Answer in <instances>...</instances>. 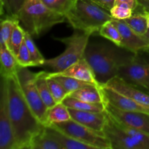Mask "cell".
I'll use <instances>...</instances> for the list:
<instances>
[{
	"label": "cell",
	"instance_id": "1",
	"mask_svg": "<svg viewBox=\"0 0 149 149\" xmlns=\"http://www.w3.org/2000/svg\"><path fill=\"white\" fill-rule=\"evenodd\" d=\"M4 78L16 148L29 149L33 138L40 133L46 126L38 119L28 104L17 74Z\"/></svg>",
	"mask_w": 149,
	"mask_h": 149
},
{
	"label": "cell",
	"instance_id": "2",
	"mask_svg": "<svg viewBox=\"0 0 149 149\" xmlns=\"http://www.w3.org/2000/svg\"><path fill=\"white\" fill-rule=\"evenodd\" d=\"M18 20L26 31L33 36H39L55 25L65 22L66 17L48 8L41 0H25Z\"/></svg>",
	"mask_w": 149,
	"mask_h": 149
},
{
	"label": "cell",
	"instance_id": "3",
	"mask_svg": "<svg viewBox=\"0 0 149 149\" xmlns=\"http://www.w3.org/2000/svg\"><path fill=\"white\" fill-rule=\"evenodd\" d=\"M125 57L106 43H88L84 55L100 84H105L117 76L118 68Z\"/></svg>",
	"mask_w": 149,
	"mask_h": 149
},
{
	"label": "cell",
	"instance_id": "4",
	"mask_svg": "<svg viewBox=\"0 0 149 149\" xmlns=\"http://www.w3.org/2000/svg\"><path fill=\"white\" fill-rule=\"evenodd\" d=\"M66 20L73 28L84 31L98 32L100 28L113 17L108 10L92 0H77L65 15Z\"/></svg>",
	"mask_w": 149,
	"mask_h": 149
},
{
	"label": "cell",
	"instance_id": "5",
	"mask_svg": "<svg viewBox=\"0 0 149 149\" xmlns=\"http://www.w3.org/2000/svg\"><path fill=\"white\" fill-rule=\"evenodd\" d=\"M91 32L77 30L70 36L55 38L65 45V49L61 55L50 59H45L43 65L47 67L52 72H61L84 58V52L89 43Z\"/></svg>",
	"mask_w": 149,
	"mask_h": 149
},
{
	"label": "cell",
	"instance_id": "6",
	"mask_svg": "<svg viewBox=\"0 0 149 149\" xmlns=\"http://www.w3.org/2000/svg\"><path fill=\"white\" fill-rule=\"evenodd\" d=\"M51 126L79 142L91 146L95 149H111L110 141L104 132L95 130L78 123L73 119L66 122L54 123Z\"/></svg>",
	"mask_w": 149,
	"mask_h": 149
},
{
	"label": "cell",
	"instance_id": "7",
	"mask_svg": "<svg viewBox=\"0 0 149 149\" xmlns=\"http://www.w3.org/2000/svg\"><path fill=\"white\" fill-rule=\"evenodd\" d=\"M17 75L28 104L38 119L47 126L48 109L41 97L35 84L36 73L29 71L28 67L20 66L17 70Z\"/></svg>",
	"mask_w": 149,
	"mask_h": 149
},
{
	"label": "cell",
	"instance_id": "8",
	"mask_svg": "<svg viewBox=\"0 0 149 149\" xmlns=\"http://www.w3.org/2000/svg\"><path fill=\"white\" fill-rule=\"evenodd\" d=\"M117 76L128 83L149 90V63L138 54L125 55L118 68Z\"/></svg>",
	"mask_w": 149,
	"mask_h": 149
},
{
	"label": "cell",
	"instance_id": "9",
	"mask_svg": "<svg viewBox=\"0 0 149 149\" xmlns=\"http://www.w3.org/2000/svg\"><path fill=\"white\" fill-rule=\"evenodd\" d=\"M0 148L17 149L9 112L5 79L1 77L0 89Z\"/></svg>",
	"mask_w": 149,
	"mask_h": 149
},
{
	"label": "cell",
	"instance_id": "10",
	"mask_svg": "<svg viewBox=\"0 0 149 149\" xmlns=\"http://www.w3.org/2000/svg\"><path fill=\"white\" fill-rule=\"evenodd\" d=\"M103 132L110 141L111 149H145L141 143L122 129L108 112Z\"/></svg>",
	"mask_w": 149,
	"mask_h": 149
},
{
	"label": "cell",
	"instance_id": "11",
	"mask_svg": "<svg viewBox=\"0 0 149 149\" xmlns=\"http://www.w3.org/2000/svg\"><path fill=\"white\" fill-rule=\"evenodd\" d=\"M106 111L120 123L149 134V114L119 109L104 100Z\"/></svg>",
	"mask_w": 149,
	"mask_h": 149
},
{
	"label": "cell",
	"instance_id": "12",
	"mask_svg": "<svg viewBox=\"0 0 149 149\" xmlns=\"http://www.w3.org/2000/svg\"><path fill=\"white\" fill-rule=\"evenodd\" d=\"M111 22L119 31L122 36L120 47L126 49L133 53L138 54L141 51H148L149 43L143 36L135 33L124 20L112 18Z\"/></svg>",
	"mask_w": 149,
	"mask_h": 149
},
{
	"label": "cell",
	"instance_id": "13",
	"mask_svg": "<svg viewBox=\"0 0 149 149\" xmlns=\"http://www.w3.org/2000/svg\"><path fill=\"white\" fill-rule=\"evenodd\" d=\"M103 85L118 92L120 94L149 109L148 95L137 89L135 85L128 83L121 77L116 76Z\"/></svg>",
	"mask_w": 149,
	"mask_h": 149
},
{
	"label": "cell",
	"instance_id": "14",
	"mask_svg": "<svg viewBox=\"0 0 149 149\" xmlns=\"http://www.w3.org/2000/svg\"><path fill=\"white\" fill-rule=\"evenodd\" d=\"M100 90L103 93L104 100L107 101L112 106L119 109L131 111L144 112L149 114V109L137 103L135 100L120 94L118 92L100 84Z\"/></svg>",
	"mask_w": 149,
	"mask_h": 149
},
{
	"label": "cell",
	"instance_id": "15",
	"mask_svg": "<svg viewBox=\"0 0 149 149\" xmlns=\"http://www.w3.org/2000/svg\"><path fill=\"white\" fill-rule=\"evenodd\" d=\"M49 77L55 76H67L81 81L93 83L96 85H100L96 79L95 75L92 69L90 64L87 63L85 58H83L75 63L70 65L68 68L61 72H49Z\"/></svg>",
	"mask_w": 149,
	"mask_h": 149
},
{
	"label": "cell",
	"instance_id": "16",
	"mask_svg": "<svg viewBox=\"0 0 149 149\" xmlns=\"http://www.w3.org/2000/svg\"><path fill=\"white\" fill-rule=\"evenodd\" d=\"M68 110L71 119L95 130L103 132L107 119L106 110L103 112H93L77 110L71 108H68Z\"/></svg>",
	"mask_w": 149,
	"mask_h": 149
},
{
	"label": "cell",
	"instance_id": "17",
	"mask_svg": "<svg viewBox=\"0 0 149 149\" xmlns=\"http://www.w3.org/2000/svg\"><path fill=\"white\" fill-rule=\"evenodd\" d=\"M46 131L62 149H95L91 146L79 142L51 126H46Z\"/></svg>",
	"mask_w": 149,
	"mask_h": 149
},
{
	"label": "cell",
	"instance_id": "18",
	"mask_svg": "<svg viewBox=\"0 0 149 149\" xmlns=\"http://www.w3.org/2000/svg\"><path fill=\"white\" fill-rule=\"evenodd\" d=\"M0 59L1 77H8L17 74L20 65L16 57L7 47L0 45Z\"/></svg>",
	"mask_w": 149,
	"mask_h": 149
},
{
	"label": "cell",
	"instance_id": "19",
	"mask_svg": "<svg viewBox=\"0 0 149 149\" xmlns=\"http://www.w3.org/2000/svg\"><path fill=\"white\" fill-rule=\"evenodd\" d=\"M68 97H72L88 103H104V97L100 90V85L87 86L74 91Z\"/></svg>",
	"mask_w": 149,
	"mask_h": 149
},
{
	"label": "cell",
	"instance_id": "20",
	"mask_svg": "<svg viewBox=\"0 0 149 149\" xmlns=\"http://www.w3.org/2000/svg\"><path fill=\"white\" fill-rule=\"evenodd\" d=\"M48 73L49 72L45 71L36 73L35 84H36L38 91L40 94L41 97L42 98L47 109H49L53 107L56 104V103H55V100H54L53 97L51 94L49 87L47 84V81Z\"/></svg>",
	"mask_w": 149,
	"mask_h": 149
},
{
	"label": "cell",
	"instance_id": "21",
	"mask_svg": "<svg viewBox=\"0 0 149 149\" xmlns=\"http://www.w3.org/2000/svg\"><path fill=\"white\" fill-rule=\"evenodd\" d=\"M63 103L68 108L77 109V110L93 112H103L106 110L104 103H88L72 97H67L63 101Z\"/></svg>",
	"mask_w": 149,
	"mask_h": 149
},
{
	"label": "cell",
	"instance_id": "22",
	"mask_svg": "<svg viewBox=\"0 0 149 149\" xmlns=\"http://www.w3.org/2000/svg\"><path fill=\"white\" fill-rule=\"evenodd\" d=\"M71 119L68 108L63 103H56L53 107L48 109L47 125L54 123L66 122Z\"/></svg>",
	"mask_w": 149,
	"mask_h": 149
},
{
	"label": "cell",
	"instance_id": "23",
	"mask_svg": "<svg viewBox=\"0 0 149 149\" xmlns=\"http://www.w3.org/2000/svg\"><path fill=\"white\" fill-rule=\"evenodd\" d=\"M29 149H62L61 146L54 141L45 129L33 138Z\"/></svg>",
	"mask_w": 149,
	"mask_h": 149
},
{
	"label": "cell",
	"instance_id": "24",
	"mask_svg": "<svg viewBox=\"0 0 149 149\" xmlns=\"http://www.w3.org/2000/svg\"><path fill=\"white\" fill-rule=\"evenodd\" d=\"M17 22L20 21L17 19L12 18V17L1 18V31H0V45L7 47L10 50V39H11L15 26Z\"/></svg>",
	"mask_w": 149,
	"mask_h": 149
},
{
	"label": "cell",
	"instance_id": "25",
	"mask_svg": "<svg viewBox=\"0 0 149 149\" xmlns=\"http://www.w3.org/2000/svg\"><path fill=\"white\" fill-rule=\"evenodd\" d=\"M1 18L12 17L18 20V14L25 0H0Z\"/></svg>",
	"mask_w": 149,
	"mask_h": 149
},
{
	"label": "cell",
	"instance_id": "26",
	"mask_svg": "<svg viewBox=\"0 0 149 149\" xmlns=\"http://www.w3.org/2000/svg\"><path fill=\"white\" fill-rule=\"evenodd\" d=\"M54 77V78L56 79L63 86L65 90L69 93V95L74 91H77V90H79L82 87L95 84L93 83L87 82V81H81V80L73 78L71 77H67V76H55V77ZM95 85H96V84H95Z\"/></svg>",
	"mask_w": 149,
	"mask_h": 149
},
{
	"label": "cell",
	"instance_id": "27",
	"mask_svg": "<svg viewBox=\"0 0 149 149\" xmlns=\"http://www.w3.org/2000/svg\"><path fill=\"white\" fill-rule=\"evenodd\" d=\"M124 20L135 33L141 36H143L148 29L146 19L140 11Z\"/></svg>",
	"mask_w": 149,
	"mask_h": 149
},
{
	"label": "cell",
	"instance_id": "28",
	"mask_svg": "<svg viewBox=\"0 0 149 149\" xmlns=\"http://www.w3.org/2000/svg\"><path fill=\"white\" fill-rule=\"evenodd\" d=\"M98 33L103 37L109 39L113 42L117 47H121L122 44V36H121L119 31L111 22V20L106 22L99 30Z\"/></svg>",
	"mask_w": 149,
	"mask_h": 149
},
{
	"label": "cell",
	"instance_id": "29",
	"mask_svg": "<svg viewBox=\"0 0 149 149\" xmlns=\"http://www.w3.org/2000/svg\"><path fill=\"white\" fill-rule=\"evenodd\" d=\"M47 84L49 87V90H50L51 94H52L55 103H63V101L67 97L69 96V93L65 90L63 86L55 78L49 77L47 75Z\"/></svg>",
	"mask_w": 149,
	"mask_h": 149
},
{
	"label": "cell",
	"instance_id": "30",
	"mask_svg": "<svg viewBox=\"0 0 149 149\" xmlns=\"http://www.w3.org/2000/svg\"><path fill=\"white\" fill-rule=\"evenodd\" d=\"M48 8L65 15L74 7L77 0H41Z\"/></svg>",
	"mask_w": 149,
	"mask_h": 149
},
{
	"label": "cell",
	"instance_id": "31",
	"mask_svg": "<svg viewBox=\"0 0 149 149\" xmlns=\"http://www.w3.org/2000/svg\"><path fill=\"white\" fill-rule=\"evenodd\" d=\"M25 32L26 31L20 26V22H17L15 26L10 39V50L15 57L18 53L22 44L24 42Z\"/></svg>",
	"mask_w": 149,
	"mask_h": 149
},
{
	"label": "cell",
	"instance_id": "32",
	"mask_svg": "<svg viewBox=\"0 0 149 149\" xmlns=\"http://www.w3.org/2000/svg\"><path fill=\"white\" fill-rule=\"evenodd\" d=\"M31 36H32L29 32H25V42H26V45H27V47L29 49V52H30L32 60H33V63H34L35 66L43 65L44 63H45V59L43 57V55L39 52V49L37 48L36 45H35Z\"/></svg>",
	"mask_w": 149,
	"mask_h": 149
},
{
	"label": "cell",
	"instance_id": "33",
	"mask_svg": "<svg viewBox=\"0 0 149 149\" xmlns=\"http://www.w3.org/2000/svg\"><path fill=\"white\" fill-rule=\"evenodd\" d=\"M113 18L117 20H125L132 15L133 10L125 4H115L109 11Z\"/></svg>",
	"mask_w": 149,
	"mask_h": 149
},
{
	"label": "cell",
	"instance_id": "34",
	"mask_svg": "<svg viewBox=\"0 0 149 149\" xmlns=\"http://www.w3.org/2000/svg\"><path fill=\"white\" fill-rule=\"evenodd\" d=\"M16 59H17L19 65L21 67L35 66L34 63L32 60L25 40L22 44L20 49H19L18 53L16 55Z\"/></svg>",
	"mask_w": 149,
	"mask_h": 149
},
{
	"label": "cell",
	"instance_id": "35",
	"mask_svg": "<svg viewBox=\"0 0 149 149\" xmlns=\"http://www.w3.org/2000/svg\"><path fill=\"white\" fill-rule=\"evenodd\" d=\"M125 4L129 6L133 11H135L140 7L139 2L138 0H115V4Z\"/></svg>",
	"mask_w": 149,
	"mask_h": 149
},
{
	"label": "cell",
	"instance_id": "36",
	"mask_svg": "<svg viewBox=\"0 0 149 149\" xmlns=\"http://www.w3.org/2000/svg\"><path fill=\"white\" fill-rule=\"evenodd\" d=\"M92 1L108 11H110L111 9L114 5L115 2V0H92Z\"/></svg>",
	"mask_w": 149,
	"mask_h": 149
},
{
	"label": "cell",
	"instance_id": "37",
	"mask_svg": "<svg viewBox=\"0 0 149 149\" xmlns=\"http://www.w3.org/2000/svg\"><path fill=\"white\" fill-rule=\"evenodd\" d=\"M142 9L149 12V0H138Z\"/></svg>",
	"mask_w": 149,
	"mask_h": 149
},
{
	"label": "cell",
	"instance_id": "38",
	"mask_svg": "<svg viewBox=\"0 0 149 149\" xmlns=\"http://www.w3.org/2000/svg\"><path fill=\"white\" fill-rule=\"evenodd\" d=\"M140 7H141V6H140ZM141 13H142L144 16H145L146 19V21H147V25H148V27L149 28V12L146 11V10H143V9L141 8Z\"/></svg>",
	"mask_w": 149,
	"mask_h": 149
},
{
	"label": "cell",
	"instance_id": "39",
	"mask_svg": "<svg viewBox=\"0 0 149 149\" xmlns=\"http://www.w3.org/2000/svg\"><path fill=\"white\" fill-rule=\"evenodd\" d=\"M143 36V37L145 38L146 39L147 42H148V43H149V28H148V31H146V33L145 34H144Z\"/></svg>",
	"mask_w": 149,
	"mask_h": 149
}]
</instances>
